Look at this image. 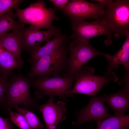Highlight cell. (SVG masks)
I'll use <instances>...</instances> for the list:
<instances>
[{
	"instance_id": "26",
	"label": "cell",
	"mask_w": 129,
	"mask_h": 129,
	"mask_svg": "<svg viewBox=\"0 0 129 129\" xmlns=\"http://www.w3.org/2000/svg\"><path fill=\"white\" fill-rule=\"evenodd\" d=\"M93 1H95L99 2V3H101L107 6L112 3L113 1L111 0H95Z\"/></svg>"
},
{
	"instance_id": "1",
	"label": "cell",
	"mask_w": 129,
	"mask_h": 129,
	"mask_svg": "<svg viewBox=\"0 0 129 129\" xmlns=\"http://www.w3.org/2000/svg\"><path fill=\"white\" fill-rule=\"evenodd\" d=\"M30 80L20 75H14L8 80L1 104L7 111L22 105L23 108L32 112L39 110L38 100L31 97L30 91Z\"/></svg>"
},
{
	"instance_id": "22",
	"label": "cell",
	"mask_w": 129,
	"mask_h": 129,
	"mask_svg": "<svg viewBox=\"0 0 129 129\" xmlns=\"http://www.w3.org/2000/svg\"><path fill=\"white\" fill-rule=\"evenodd\" d=\"M23 0H0V18L12 9L18 7Z\"/></svg>"
},
{
	"instance_id": "21",
	"label": "cell",
	"mask_w": 129,
	"mask_h": 129,
	"mask_svg": "<svg viewBox=\"0 0 129 129\" xmlns=\"http://www.w3.org/2000/svg\"><path fill=\"white\" fill-rule=\"evenodd\" d=\"M7 111L11 122L21 129H33L29 126L23 116L9 108Z\"/></svg>"
},
{
	"instance_id": "16",
	"label": "cell",
	"mask_w": 129,
	"mask_h": 129,
	"mask_svg": "<svg viewBox=\"0 0 129 129\" xmlns=\"http://www.w3.org/2000/svg\"><path fill=\"white\" fill-rule=\"evenodd\" d=\"M125 40L118 51L115 54L111 55L105 54L104 56L108 62V73L113 69H117L120 64L123 65L126 71L129 69V32L125 35Z\"/></svg>"
},
{
	"instance_id": "17",
	"label": "cell",
	"mask_w": 129,
	"mask_h": 129,
	"mask_svg": "<svg viewBox=\"0 0 129 129\" xmlns=\"http://www.w3.org/2000/svg\"><path fill=\"white\" fill-rule=\"evenodd\" d=\"M23 64L11 54L5 50L0 44V74L8 76L16 69H20Z\"/></svg>"
},
{
	"instance_id": "2",
	"label": "cell",
	"mask_w": 129,
	"mask_h": 129,
	"mask_svg": "<svg viewBox=\"0 0 129 129\" xmlns=\"http://www.w3.org/2000/svg\"><path fill=\"white\" fill-rule=\"evenodd\" d=\"M67 40L58 50L41 57L32 64L28 78L31 81L35 77H64L68 66Z\"/></svg>"
},
{
	"instance_id": "8",
	"label": "cell",
	"mask_w": 129,
	"mask_h": 129,
	"mask_svg": "<svg viewBox=\"0 0 129 129\" xmlns=\"http://www.w3.org/2000/svg\"><path fill=\"white\" fill-rule=\"evenodd\" d=\"M68 47L70 55L68 69L64 77L70 76L74 78L87 61L97 56H104L105 54L95 50L89 42L72 41Z\"/></svg>"
},
{
	"instance_id": "24",
	"label": "cell",
	"mask_w": 129,
	"mask_h": 129,
	"mask_svg": "<svg viewBox=\"0 0 129 129\" xmlns=\"http://www.w3.org/2000/svg\"><path fill=\"white\" fill-rule=\"evenodd\" d=\"M10 118H4L0 116V129H14Z\"/></svg>"
},
{
	"instance_id": "18",
	"label": "cell",
	"mask_w": 129,
	"mask_h": 129,
	"mask_svg": "<svg viewBox=\"0 0 129 129\" xmlns=\"http://www.w3.org/2000/svg\"><path fill=\"white\" fill-rule=\"evenodd\" d=\"M96 129H129V115L117 116L114 115L96 122ZM84 129H93L87 128Z\"/></svg>"
},
{
	"instance_id": "14",
	"label": "cell",
	"mask_w": 129,
	"mask_h": 129,
	"mask_svg": "<svg viewBox=\"0 0 129 129\" xmlns=\"http://www.w3.org/2000/svg\"><path fill=\"white\" fill-rule=\"evenodd\" d=\"M20 28L11 32H7L0 36V44L5 50L13 55L21 63L23 64L24 61L21 54L22 38L19 31Z\"/></svg>"
},
{
	"instance_id": "10",
	"label": "cell",
	"mask_w": 129,
	"mask_h": 129,
	"mask_svg": "<svg viewBox=\"0 0 129 129\" xmlns=\"http://www.w3.org/2000/svg\"><path fill=\"white\" fill-rule=\"evenodd\" d=\"M76 120L72 123L74 126H78L92 120L101 121L111 116L108 108L105 106L102 97L91 98L88 104L75 114Z\"/></svg>"
},
{
	"instance_id": "6",
	"label": "cell",
	"mask_w": 129,
	"mask_h": 129,
	"mask_svg": "<svg viewBox=\"0 0 129 129\" xmlns=\"http://www.w3.org/2000/svg\"><path fill=\"white\" fill-rule=\"evenodd\" d=\"M116 38L129 32V0H117L106 7L102 18Z\"/></svg>"
},
{
	"instance_id": "12",
	"label": "cell",
	"mask_w": 129,
	"mask_h": 129,
	"mask_svg": "<svg viewBox=\"0 0 129 129\" xmlns=\"http://www.w3.org/2000/svg\"><path fill=\"white\" fill-rule=\"evenodd\" d=\"M54 97H50L46 103L39 105V110L41 112L46 129H56L58 124L66 118V110L64 102H54Z\"/></svg>"
},
{
	"instance_id": "5",
	"label": "cell",
	"mask_w": 129,
	"mask_h": 129,
	"mask_svg": "<svg viewBox=\"0 0 129 129\" xmlns=\"http://www.w3.org/2000/svg\"><path fill=\"white\" fill-rule=\"evenodd\" d=\"M94 72V70L92 67L83 66L74 78L76 82L71 93L93 96L108 82L111 81L115 82L118 80L114 72H107L102 76L95 75Z\"/></svg>"
},
{
	"instance_id": "7",
	"label": "cell",
	"mask_w": 129,
	"mask_h": 129,
	"mask_svg": "<svg viewBox=\"0 0 129 129\" xmlns=\"http://www.w3.org/2000/svg\"><path fill=\"white\" fill-rule=\"evenodd\" d=\"M71 25L73 34L70 38L73 39V41L89 42V40L92 38L105 35L107 38L105 41V43L108 45L112 43V31L102 18L92 22L72 21Z\"/></svg>"
},
{
	"instance_id": "20",
	"label": "cell",
	"mask_w": 129,
	"mask_h": 129,
	"mask_svg": "<svg viewBox=\"0 0 129 129\" xmlns=\"http://www.w3.org/2000/svg\"><path fill=\"white\" fill-rule=\"evenodd\" d=\"M14 108L18 113L23 115L29 126L33 129H43L44 125L40 122L39 118L33 112L18 106Z\"/></svg>"
},
{
	"instance_id": "27",
	"label": "cell",
	"mask_w": 129,
	"mask_h": 129,
	"mask_svg": "<svg viewBox=\"0 0 129 129\" xmlns=\"http://www.w3.org/2000/svg\"><path fill=\"white\" fill-rule=\"evenodd\" d=\"M0 75H1V74H0Z\"/></svg>"
},
{
	"instance_id": "15",
	"label": "cell",
	"mask_w": 129,
	"mask_h": 129,
	"mask_svg": "<svg viewBox=\"0 0 129 129\" xmlns=\"http://www.w3.org/2000/svg\"><path fill=\"white\" fill-rule=\"evenodd\" d=\"M67 39L66 36L61 33L60 30L55 35L53 39L49 40L43 46L31 53L28 61L32 64L41 57L57 51Z\"/></svg>"
},
{
	"instance_id": "4",
	"label": "cell",
	"mask_w": 129,
	"mask_h": 129,
	"mask_svg": "<svg viewBox=\"0 0 129 129\" xmlns=\"http://www.w3.org/2000/svg\"><path fill=\"white\" fill-rule=\"evenodd\" d=\"M31 84V87L36 88L35 98L38 100L45 95L50 97L58 96L60 99L67 102L68 99L74 97L71 92L74 78L70 76L49 77H37Z\"/></svg>"
},
{
	"instance_id": "13",
	"label": "cell",
	"mask_w": 129,
	"mask_h": 129,
	"mask_svg": "<svg viewBox=\"0 0 129 129\" xmlns=\"http://www.w3.org/2000/svg\"><path fill=\"white\" fill-rule=\"evenodd\" d=\"M123 81L124 84V88L117 92L101 97L104 102L113 110L114 115L121 116L124 115L125 112L129 108V75L126 74Z\"/></svg>"
},
{
	"instance_id": "25",
	"label": "cell",
	"mask_w": 129,
	"mask_h": 129,
	"mask_svg": "<svg viewBox=\"0 0 129 129\" xmlns=\"http://www.w3.org/2000/svg\"><path fill=\"white\" fill-rule=\"evenodd\" d=\"M51 2L57 9L62 10L68 2V0H50Z\"/></svg>"
},
{
	"instance_id": "11",
	"label": "cell",
	"mask_w": 129,
	"mask_h": 129,
	"mask_svg": "<svg viewBox=\"0 0 129 129\" xmlns=\"http://www.w3.org/2000/svg\"><path fill=\"white\" fill-rule=\"evenodd\" d=\"M19 30L22 38L21 51H27L30 53L40 47L42 43L50 40L60 31L58 27H56L43 31L30 26L27 28L22 27Z\"/></svg>"
},
{
	"instance_id": "9",
	"label": "cell",
	"mask_w": 129,
	"mask_h": 129,
	"mask_svg": "<svg viewBox=\"0 0 129 129\" xmlns=\"http://www.w3.org/2000/svg\"><path fill=\"white\" fill-rule=\"evenodd\" d=\"M106 6L99 3L95 4L85 0H70L61 10L72 21H84L87 18L102 19Z\"/></svg>"
},
{
	"instance_id": "19",
	"label": "cell",
	"mask_w": 129,
	"mask_h": 129,
	"mask_svg": "<svg viewBox=\"0 0 129 129\" xmlns=\"http://www.w3.org/2000/svg\"><path fill=\"white\" fill-rule=\"evenodd\" d=\"M14 16V14L11 10L0 18V36L9 31H13L24 27V24L15 21Z\"/></svg>"
},
{
	"instance_id": "3",
	"label": "cell",
	"mask_w": 129,
	"mask_h": 129,
	"mask_svg": "<svg viewBox=\"0 0 129 129\" xmlns=\"http://www.w3.org/2000/svg\"><path fill=\"white\" fill-rule=\"evenodd\" d=\"M14 9L16 10L14 16L17 17L20 23L29 24L30 26L38 29H54L56 27L52 24V21L59 20L55 14L57 9L55 7L47 8L43 0H39L32 3L24 9H20L18 7Z\"/></svg>"
},
{
	"instance_id": "23",
	"label": "cell",
	"mask_w": 129,
	"mask_h": 129,
	"mask_svg": "<svg viewBox=\"0 0 129 129\" xmlns=\"http://www.w3.org/2000/svg\"><path fill=\"white\" fill-rule=\"evenodd\" d=\"M8 79V76L0 75V105L6 91Z\"/></svg>"
}]
</instances>
